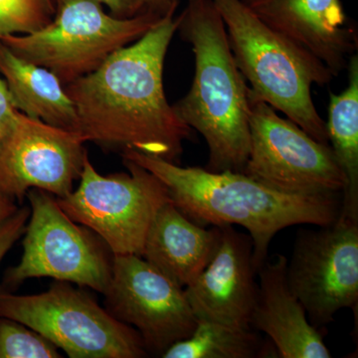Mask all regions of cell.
I'll use <instances>...</instances> for the list:
<instances>
[{"mask_svg": "<svg viewBox=\"0 0 358 358\" xmlns=\"http://www.w3.org/2000/svg\"><path fill=\"white\" fill-rule=\"evenodd\" d=\"M0 73L16 110L51 126L79 133L74 103L53 73L16 55L1 41Z\"/></svg>", "mask_w": 358, "mask_h": 358, "instance_id": "obj_17", "label": "cell"}, {"mask_svg": "<svg viewBox=\"0 0 358 358\" xmlns=\"http://www.w3.org/2000/svg\"><path fill=\"white\" fill-rule=\"evenodd\" d=\"M103 294L106 310L134 327L148 352L164 355L196 327L185 289L141 256L113 255L112 275Z\"/></svg>", "mask_w": 358, "mask_h": 358, "instance_id": "obj_11", "label": "cell"}, {"mask_svg": "<svg viewBox=\"0 0 358 358\" xmlns=\"http://www.w3.org/2000/svg\"><path fill=\"white\" fill-rule=\"evenodd\" d=\"M17 112L6 81L0 78V138L13 124Z\"/></svg>", "mask_w": 358, "mask_h": 358, "instance_id": "obj_23", "label": "cell"}, {"mask_svg": "<svg viewBox=\"0 0 358 358\" xmlns=\"http://www.w3.org/2000/svg\"><path fill=\"white\" fill-rule=\"evenodd\" d=\"M59 6L70 0H57ZM100 4L109 7L115 17L129 18L141 13L138 0H93Z\"/></svg>", "mask_w": 358, "mask_h": 358, "instance_id": "obj_24", "label": "cell"}, {"mask_svg": "<svg viewBox=\"0 0 358 358\" xmlns=\"http://www.w3.org/2000/svg\"><path fill=\"white\" fill-rule=\"evenodd\" d=\"M178 1H179V0H178Z\"/></svg>", "mask_w": 358, "mask_h": 358, "instance_id": "obj_27", "label": "cell"}, {"mask_svg": "<svg viewBox=\"0 0 358 358\" xmlns=\"http://www.w3.org/2000/svg\"><path fill=\"white\" fill-rule=\"evenodd\" d=\"M348 85L329 94L327 131L329 143L345 179L341 216L358 222V56L348 65Z\"/></svg>", "mask_w": 358, "mask_h": 358, "instance_id": "obj_18", "label": "cell"}, {"mask_svg": "<svg viewBox=\"0 0 358 358\" xmlns=\"http://www.w3.org/2000/svg\"><path fill=\"white\" fill-rule=\"evenodd\" d=\"M178 31L192 45L194 77L173 109L208 147L207 171L242 173L250 150V87L237 67L213 0H187Z\"/></svg>", "mask_w": 358, "mask_h": 358, "instance_id": "obj_3", "label": "cell"}, {"mask_svg": "<svg viewBox=\"0 0 358 358\" xmlns=\"http://www.w3.org/2000/svg\"><path fill=\"white\" fill-rule=\"evenodd\" d=\"M122 157L155 174L166 186L173 204L195 223L205 227L239 225L248 231L257 273L280 231L296 225H329L341 214V195L285 194L242 173L182 167L134 150H124Z\"/></svg>", "mask_w": 358, "mask_h": 358, "instance_id": "obj_2", "label": "cell"}, {"mask_svg": "<svg viewBox=\"0 0 358 358\" xmlns=\"http://www.w3.org/2000/svg\"><path fill=\"white\" fill-rule=\"evenodd\" d=\"M162 18L150 13L115 17L93 0H70L60 4L58 13L41 29L7 35L0 41L20 57L50 71L65 87L98 69Z\"/></svg>", "mask_w": 358, "mask_h": 358, "instance_id": "obj_5", "label": "cell"}, {"mask_svg": "<svg viewBox=\"0 0 358 358\" xmlns=\"http://www.w3.org/2000/svg\"><path fill=\"white\" fill-rule=\"evenodd\" d=\"M54 17L51 0H0V38L30 34Z\"/></svg>", "mask_w": 358, "mask_h": 358, "instance_id": "obj_20", "label": "cell"}, {"mask_svg": "<svg viewBox=\"0 0 358 358\" xmlns=\"http://www.w3.org/2000/svg\"><path fill=\"white\" fill-rule=\"evenodd\" d=\"M0 317L30 327L71 358H141L148 353L134 327L67 282L29 296L0 289Z\"/></svg>", "mask_w": 358, "mask_h": 358, "instance_id": "obj_6", "label": "cell"}, {"mask_svg": "<svg viewBox=\"0 0 358 358\" xmlns=\"http://www.w3.org/2000/svg\"><path fill=\"white\" fill-rule=\"evenodd\" d=\"M277 353L272 341H263L252 327H240L197 320L187 338L167 348L164 358L272 357Z\"/></svg>", "mask_w": 358, "mask_h": 358, "instance_id": "obj_19", "label": "cell"}, {"mask_svg": "<svg viewBox=\"0 0 358 358\" xmlns=\"http://www.w3.org/2000/svg\"><path fill=\"white\" fill-rule=\"evenodd\" d=\"M265 24L322 61L338 77L358 47L341 0H242Z\"/></svg>", "mask_w": 358, "mask_h": 358, "instance_id": "obj_14", "label": "cell"}, {"mask_svg": "<svg viewBox=\"0 0 358 358\" xmlns=\"http://www.w3.org/2000/svg\"><path fill=\"white\" fill-rule=\"evenodd\" d=\"M30 213L31 210L27 206L21 207L0 225V263L15 242L24 234Z\"/></svg>", "mask_w": 358, "mask_h": 358, "instance_id": "obj_22", "label": "cell"}, {"mask_svg": "<svg viewBox=\"0 0 358 358\" xmlns=\"http://www.w3.org/2000/svg\"><path fill=\"white\" fill-rule=\"evenodd\" d=\"M222 17L233 57L250 96L287 115L320 143L329 145L326 122L315 109L313 85L334 76L310 52L263 22L242 0H213Z\"/></svg>", "mask_w": 358, "mask_h": 358, "instance_id": "obj_4", "label": "cell"}, {"mask_svg": "<svg viewBox=\"0 0 358 358\" xmlns=\"http://www.w3.org/2000/svg\"><path fill=\"white\" fill-rule=\"evenodd\" d=\"M217 249L199 277L185 288L197 320L251 327L258 284L249 234L220 226Z\"/></svg>", "mask_w": 358, "mask_h": 358, "instance_id": "obj_13", "label": "cell"}, {"mask_svg": "<svg viewBox=\"0 0 358 358\" xmlns=\"http://www.w3.org/2000/svg\"><path fill=\"white\" fill-rule=\"evenodd\" d=\"M141 13H150L164 17L167 14L174 13L178 6V0H138Z\"/></svg>", "mask_w": 358, "mask_h": 358, "instance_id": "obj_25", "label": "cell"}, {"mask_svg": "<svg viewBox=\"0 0 358 358\" xmlns=\"http://www.w3.org/2000/svg\"><path fill=\"white\" fill-rule=\"evenodd\" d=\"M83 136L51 126L18 110L0 138V195L23 199L32 188L57 199L73 192L88 152Z\"/></svg>", "mask_w": 358, "mask_h": 358, "instance_id": "obj_12", "label": "cell"}, {"mask_svg": "<svg viewBox=\"0 0 358 358\" xmlns=\"http://www.w3.org/2000/svg\"><path fill=\"white\" fill-rule=\"evenodd\" d=\"M220 235V226L207 229L188 218L171 200L152 219L141 257L185 289L210 262Z\"/></svg>", "mask_w": 358, "mask_h": 358, "instance_id": "obj_16", "label": "cell"}, {"mask_svg": "<svg viewBox=\"0 0 358 358\" xmlns=\"http://www.w3.org/2000/svg\"><path fill=\"white\" fill-rule=\"evenodd\" d=\"M289 289L317 329L358 301V222L339 217L319 229L301 228L287 261Z\"/></svg>", "mask_w": 358, "mask_h": 358, "instance_id": "obj_10", "label": "cell"}, {"mask_svg": "<svg viewBox=\"0 0 358 358\" xmlns=\"http://www.w3.org/2000/svg\"><path fill=\"white\" fill-rule=\"evenodd\" d=\"M17 209L18 206L14 200L0 195V225L11 217Z\"/></svg>", "mask_w": 358, "mask_h": 358, "instance_id": "obj_26", "label": "cell"}, {"mask_svg": "<svg viewBox=\"0 0 358 358\" xmlns=\"http://www.w3.org/2000/svg\"><path fill=\"white\" fill-rule=\"evenodd\" d=\"M26 196L31 213L23 255L18 265L7 268L4 285L17 287L31 278L48 277L105 293L113 262L106 244L88 228L78 226L51 193L32 188Z\"/></svg>", "mask_w": 358, "mask_h": 358, "instance_id": "obj_9", "label": "cell"}, {"mask_svg": "<svg viewBox=\"0 0 358 358\" xmlns=\"http://www.w3.org/2000/svg\"><path fill=\"white\" fill-rule=\"evenodd\" d=\"M122 162L129 173L103 176L87 155L77 189L56 199L74 222L98 235L113 255L141 256L152 219L171 199L155 174L131 160Z\"/></svg>", "mask_w": 358, "mask_h": 358, "instance_id": "obj_7", "label": "cell"}, {"mask_svg": "<svg viewBox=\"0 0 358 358\" xmlns=\"http://www.w3.org/2000/svg\"><path fill=\"white\" fill-rule=\"evenodd\" d=\"M173 15L167 14L91 74L66 85L79 120L78 131L86 143L178 164L192 129L164 93V61L178 26Z\"/></svg>", "mask_w": 358, "mask_h": 358, "instance_id": "obj_1", "label": "cell"}, {"mask_svg": "<svg viewBox=\"0 0 358 358\" xmlns=\"http://www.w3.org/2000/svg\"><path fill=\"white\" fill-rule=\"evenodd\" d=\"M250 150L242 173L298 196L341 195L345 179L331 145L320 143L274 108L250 96Z\"/></svg>", "mask_w": 358, "mask_h": 358, "instance_id": "obj_8", "label": "cell"}, {"mask_svg": "<svg viewBox=\"0 0 358 358\" xmlns=\"http://www.w3.org/2000/svg\"><path fill=\"white\" fill-rule=\"evenodd\" d=\"M288 259L278 255L259 268L260 282L251 327L272 341L282 358H331L320 329L313 326L307 312L289 289L286 268Z\"/></svg>", "mask_w": 358, "mask_h": 358, "instance_id": "obj_15", "label": "cell"}, {"mask_svg": "<svg viewBox=\"0 0 358 358\" xmlns=\"http://www.w3.org/2000/svg\"><path fill=\"white\" fill-rule=\"evenodd\" d=\"M62 357L51 341L16 320L0 317V358Z\"/></svg>", "mask_w": 358, "mask_h": 358, "instance_id": "obj_21", "label": "cell"}]
</instances>
